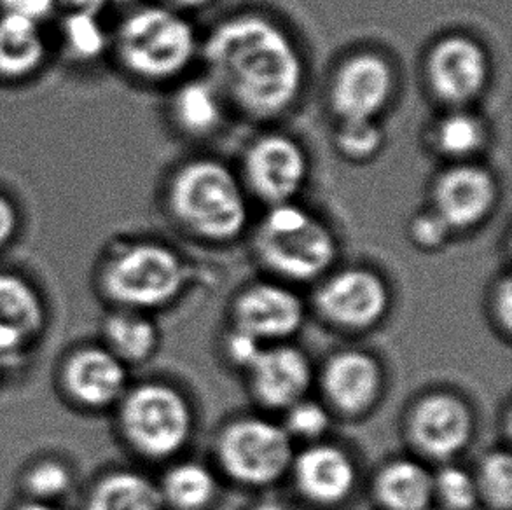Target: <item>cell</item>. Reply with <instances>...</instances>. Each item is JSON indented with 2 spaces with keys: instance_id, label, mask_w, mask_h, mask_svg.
Here are the masks:
<instances>
[{
  "instance_id": "obj_7",
  "label": "cell",
  "mask_w": 512,
  "mask_h": 510,
  "mask_svg": "<svg viewBox=\"0 0 512 510\" xmlns=\"http://www.w3.org/2000/svg\"><path fill=\"white\" fill-rule=\"evenodd\" d=\"M53 304L39 282L20 269L0 268V367L20 380L48 339Z\"/></svg>"
},
{
  "instance_id": "obj_38",
  "label": "cell",
  "mask_w": 512,
  "mask_h": 510,
  "mask_svg": "<svg viewBox=\"0 0 512 510\" xmlns=\"http://www.w3.org/2000/svg\"><path fill=\"white\" fill-rule=\"evenodd\" d=\"M511 292V282H509V278H506L502 283V289H499V294H497V304H500L499 318L504 322L506 331L511 329Z\"/></svg>"
},
{
  "instance_id": "obj_5",
  "label": "cell",
  "mask_w": 512,
  "mask_h": 510,
  "mask_svg": "<svg viewBox=\"0 0 512 510\" xmlns=\"http://www.w3.org/2000/svg\"><path fill=\"white\" fill-rule=\"evenodd\" d=\"M119 441L144 460L177 455L193 432V413L182 393L163 383L130 385L112 411Z\"/></svg>"
},
{
  "instance_id": "obj_26",
  "label": "cell",
  "mask_w": 512,
  "mask_h": 510,
  "mask_svg": "<svg viewBox=\"0 0 512 510\" xmlns=\"http://www.w3.org/2000/svg\"><path fill=\"white\" fill-rule=\"evenodd\" d=\"M430 138L441 156L462 163L485 147L488 131L478 114L467 109H451L437 119Z\"/></svg>"
},
{
  "instance_id": "obj_8",
  "label": "cell",
  "mask_w": 512,
  "mask_h": 510,
  "mask_svg": "<svg viewBox=\"0 0 512 510\" xmlns=\"http://www.w3.org/2000/svg\"><path fill=\"white\" fill-rule=\"evenodd\" d=\"M128 369L98 339H84L58 355L51 383L62 406L72 413L111 414L130 386Z\"/></svg>"
},
{
  "instance_id": "obj_21",
  "label": "cell",
  "mask_w": 512,
  "mask_h": 510,
  "mask_svg": "<svg viewBox=\"0 0 512 510\" xmlns=\"http://www.w3.org/2000/svg\"><path fill=\"white\" fill-rule=\"evenodd\" d=\"M381 385L380 366L366 353H340L327 362L322 373V390L327 400L348 416L366 413L380 397Z\"/></svg>"
},
{
  "instance_id": "obj_25",
  "label": "cell",
  "mask_w": 512,
  "mask_h": 510,
  "mask_svg": "<svg viewBox=\"0 0 512 510\" xmlns=\"http://www.w3.org/2000/svg\"><path fill=\"white\" fill-rule=\"evenodd\" d=\"M374 495L385 510H427L434 500V476L422 463L395 460L380 470Z\"/></svg>"
},
{
  "instance_id": "obj_29",
  "label": "cell",
  "mask_w": 512,
  "mask_h": 510,
  "mask_svg": "<svg viewBox=\"0 0 512 510\" xmlns=\"http://www.w3.org/2000/svg\"><path fill=\"white\" fill-rule=\"evenodd\" d=\"M474 479L479 502L483 500L493 510H511L512 460L507 451H493L486 455Z\"/></svg>"
},
{
  "instance_id": "obj_13",
  "label": "cell",
  "mask_w": 512,
  "mask_h": 510,
  "mask_svg": "<svg viewBox=\"0 0 512 510\" xmlns=\"http://www.w3.org/2000/svg\"><path fill=\"white\" fill-rule=\"evenodd\" d=\"M395 88L392 65L378 53H357L341 63L331 83V107L343 119H376Z\"/></svg>"
},
{
  "instance_id": "obj_34",
  "label": "cell",
  "mask_w": 512,
  "mask_h": 510,
  "mask_svg": "<svg viewBox=\"0 0 512 510\" xmlns=\"http://www.w3.org/2000/svg\"><path fill=\"white\" fill-rule=\"evenodd\" d=\"M58 11L56 0H0V14L44 25Z\"/></svg>"
},
{
  "instance_id": "obj_41",
  "label": "cell",
  "mask_w": 512,
  "mask_h": 510,
  "mask_svg": "<svg viewBox=\"0 0 512 510\" xmlns=\"http://www.w3.org/2000/svg\"><path fill=\"white\" fill-rule=\"evenodd\" d=\"M252 510H287L284 505L273 504V502H266V504H259Z\"/></svg>"
},
{
  "instance_id": "obj_28",
  "label": "cell",
  "mask_w": 512,
  "mask_h": 510,
  "mask_svg": "<svg viewBox=\"0 0 512 510\" xmlns=\"http://www.w3.org/2000/svg\"><path fill=\"white\" fill-rule=\"evenodd\" d=\"M102 14L63 13L60 37L63 49L76 62L100 60L111 46V35L102 23Z\"/></svg>"
},
{
  "instance_id": "obj_42",
  "label": "cell",
  "mask_w": 512,
  "mask_h": 510,
  "mask_svg": "<svg viewBox=\"0 0 512 510\" xmlns=\"http://www.w3.org/2000/svg\"><path fill=\"white\" fill-rule=\"evenodd\" d=\"M9 381H7V376L4 374V371H2V367H0V388L2 386H6Z\"/></svg>"
},
{
  "instance_id": "obj_15",
  "label": "cell",
  "mask_w": 512,
  "mask_h": 510,
  "mask_svg": "<svg viewBox=\"0 0 512 510\" xmlns=\"http://www.w3.org/2000/svg\"><path fill=\"white\" fill-rule=\"evenodd\" d=\"M409 437L422 455L450 460L469 444L474 421L464 400L434 393L420 400L409 416Z\"/></svg>"
},
{
  "instance_id": "obj_6",
  "label": "cell",
  "mask_w": 512,
  "mask_h": 510,
  "mask_svg": "<svg viewBox=\"0 0 512 510\" xmlns=\"http://www.w3.org/2000/svg\"><path fill=\"white\" fill-rule=\"evenodd\" d=\"M254 249L266 268L298 282L324 275L338 255L333 231L294 201L270 207L257 228Z\"/></svg>"
},
{
  "instance_id": "obj_31",
  "label": "cell",
  "mask_w": 512,
  "mask_h": 510,
  "mask_svg": "<svg viewBox=\"0 0 512 510\" xmlns=\"http://www.w3.org/2000/svg\"><path fill=\"white\" fill-rule=\"evenodd\" d=\"M434 498L448 510H474L479 504L476 479L457 465L443 467L434 476Z\"/></svg>"
},
{
  "instance_id": "obj_10",
  "label": "cell",
  "mask_w": 512,
  "mask_h": 510,
  "mask_svg": "<svg viewBox=\"0 0 512 510\" xmlns=\"http://www.w3.org/2000/svg\"><path fill=\"white\" fill-rule=\"evenodd\" d=\"M425 79L441 104L465 109L483 95L490 81L488 53L469 35H446L430 48Z\"/></svg>"
},
{
  "instance_id": "obj_30",
  "label": "cell",
  "mask_w": 512,
  "mask_h": 510,
  "mask_svg": "<svg viewBox=\"0 0 512 510\" xmlns=\"http://www.w3.org/2000/svg\"><path fill=\"white\" fill-rule=\"evenodd\" d=\"M334 144L345 158L366 161L380 152L383 133L376 119H343L336 128Z\"/></svg>"
},
{
  "instance_id": "obj_18",
  "label": "cell",
  "mask_w": 512,
  "mask_h": 510,
  "mask_svg": "<svg viewBox=\"0 0 512 510\" xmlns=\"http://www.w3.org/2000/svg\"><path fill=\"white\" fill-rule=\"evenodd\" d=\"M296 488L313 504L336 505L350 497L357 470L352 458L333 444H315L292 460Z\"/></svg>"
},
{
  "instance_id": "obj_39",
  "label": "cell",
  "mask_w": 512,
  "mask_h": 510,
  "mask_svg": "<svg viewBox=\"0 0 512 510\" xmlns=\"http://www.w3.org/2000/svg\"><path fill=\"white\" fill-rule=\"evenodd\" d=\"M6 510H72L67 505L44 504L28 498L14 497Z\"/></svg>"
},
{
  "instance_id": "obj_20",
  "label": "cell",
  "mask_w": 512,
  "mask_h": 510,
  "mask_svg": "<svg viewBox=\"0 0 512 510\" xmlns=\"http://www.w3.org/2000/svg\"><path fill=\"white\" fill-rule=\"evenodd\" d=\"M81 486L76 460L60 449L46 448L21 462L14 476V497L70 507Z\"/></svg>"
},
{
  "instance_id": "obj_11",
  "label": "cell",
  "mask_w": 512,
  "mask_h": 510,
  "mask_svg": "<svg viewBox=\"0 0 512 510\" xmlns=\"http://www.w3.org/2000/svg\"><path fill=\"white\" fill-rule=\"evenodd\" d=\"M308 179L306 152L284 133L257 138L243 156V182L257 200L270 207L289 203Z\"/></svg>"
},
{
  "instance_id": "obj_3",
  "label": "cell",
  "mask_w": 512,
  "mask_h": 510,
  "mask_svg": "<svg viewBox=\"0 0 512 510\" xmlns=\"http://www.w3.org/2000/svg\"><path fill=\"white\" fill-rule=\"evenodd\" d=\"M186 282V266L167 245L119 243L95 269V292L107 308L147 313L167 306Z\"/></svg>"
},
{
  "instance_id": "obj_19",
  "label": "cell",
  "mask_w": 512,
  "mask_h": 510,
  "mask_svg": "<svg viewBox=\"0 0 512 510\" xmlns=\"http://www.w3.org/2000/svg\"><path fill=\"white\" fill-rule=\"evenodd\" d=\"M160 484L130 469L111 467L81 486L72 510H165Z\"/></svg>"
},
{
  "instance_id": "obj_35",
  "label": "cell",
  "mask_w": 512,
  "mask_h": 510,
  "mask_svg": "<svg viewBox=\"0 0 512 510\" xmlns=\"http://www.w3.org/2000/svg\"><path fill=\"white\" fill-rule=\"evenodd\" d=\"M261 350H263V343L240 329L231 332L226 341L229 360L243 369H249Z\"/></svg>"
},
{
  "instance_id": "obj_40",
  "label": "cell",
  "mask_w": 512,
  "mask_h": 510,
  "mask_svg": "<svg viewBox=\"0 0 512 510\" xmlns=\"http://www.w3.org/2000/svg\"><path fill=\"white\" fill-rule=\"evenodd\" d=\"M170 4L172 9H200V7L208 6L212 4L214 0H165Z\"/></svg>"
},
{
  "instance_id": "obj_32",
  "label": "cell",
  "mask_w": 512,
  "mask_h": 510,
  "mask_svg": "<svg viewBox=\"0 0 512 510\" xmlns=\"http://www.w3.org/2000/svg\"><path fill=\"white\" fill-rule=\"evenodd\" d=\"M329 413L326 407L315 400L301 399L287 409V421L285 430L287 434L315 441L320 435H324L329 427Z\"/></svg>"
},
{
  "instance_id": "obj_17",
  "label": "cell",
  "mask_w": 512,
  "mask_h": 510,
  "mask_svg": "<svg viewBox=\"0 0 512 510\" xmlns=\"http://www.w3.org/2000/svg\"><path fill=\"white\" fill-rule=\"evenodd\" d=\"M247 371L257 400L275 409H289L305 399L312 385L310 360L292 346L263 348Z\"/></svg>"
},
{
  "instance_id": "obj_9",
  "label": "cell",
  "mask_w": 512,
  "mask_h": 510,
  "mask_svg": "<svg viewBox=\"0 0 512 510\" xmlns=\"http://www.w3.org/2000/svg\"><path fill=\"white\" fill-rule=\"evenodd\" d=\"M217 458L222 470L236 483L254 488L268 486L291 469V435L271 421L242 418L222 430Z\"/></svg>"
},
{
  "instance_id": "obj_33",
  "label": "cell",
  "mask_w": 512,
  "mask_h": 510,
  "mask_svg": "<svg viewBox=\"0 0 512 510\" xmlns=\"http://www.w3.org/2000/svg\"><path fill=\"white\" fill-rule=\"evenodd\" d=\"M453 235L450 226L439 217L434 208H427L413 217L409 224V236L420 249H441Z\"/></svg>"
},
{
  "instance_id": "obj_24",
  "label": "cell",
  "mask_w": 512,
  "mask_h": 510,
  "mask_svg": "<svg viewBox=\"0 0 512 510\" xmlns=\"http://www.w3.org/2000/svg\"><path fill=\"white\" fill-rule=\"evenodd\" d=\"M226 100L210 79L180 84L170 98V116L189 137H208L219 130L226 114Z\"/></svg>"
},
{
  "instance_id": "obj_23",
  "label": "cell",
  "mask_w": 512,
  "mask_h": 510,
  "mask_svg": "<svg viewBox=\"0 0 512 510\" xmlns=\"http://www.w3.org/2000/svg\"><path fill=\"white\" fill-rule=\"evenodd\" d=\"M46 55L42 25L0 14V79H27L41 69Z\"/></svg>"
},
{
  "instance_id": "obj_2",
  "label": "cell",
  "mask_w": 512,
  "mask_h": 510,
  "mask_svg": "<svg viewBox=\"0 0 512 510\" xmlns=\"http://www.w3.org/2000/svg\"><path fill=\"white\" fill-rule=\"evenodd\" d=\"M168 208L191 235L208 242H229L242 235L249 205L242 182L217 159H193L173 173Z\"/></svg>"
},
{
  "instance_id": "obj_4",
  "label": "cell",
  "mask_w": 512,
  "mask_h": 510,
  "mask_svg": "<svg viewBox=\"0 0 512 510\" xmlns=\"http://www.w3.org/2000/svg\"><path fill=\"white\" fill-rule=\"evenodd\" d=\"M111 44L123 69L147 83L184 74L198 51L193 25L168 6L133 9L119 23Z\"/></svg>"
},
{
  "instance_id": "obj_1",
  "label": "cell",
  "mask_w": 512,
  "mask_h": 510,
  "mask_svg": "<svg viewBox=\"0 0 512 510\" xmlns=\"http://www.w3.org/2000/svg\"><path fill=\"white\" fill-rule=\"evenodd\" d=\"M208 79L252 119L282 116L305 86V62L284 28L259 14L221 21L203 44Z\"/></svg>"
},
{
  "instance_id": "obj_22",
  "label": "cell",
  "mask_w": 512,
  "mask_h": 510,
  "mask_svg": "<svg viewBox=\"0 0 512 510\" xmlns=\"http://www.w3.org/2000/svg\"><path fill=\"white\" fill-rule=\"evenodd\" d=\"M98 341L126 367L137 366L153 357L158 348V329L147 313L107 308Z\"/></svg>"
},
{
  "instance_id": "obj_12",
  "label": "cell",
  "mask_w": 512,
  "mask_h": 510,
  "mask_svg": "<svg viewBox=\"0 0 512 510\" xmlns=\"http://www.w3.org/2000/svg\"><path fill=\"white\" fill-rule=\"evenodd\" d=\"M499 200L497 179L485 166L462 161L437 175L432 205L451 231L476 228L492 214Z\"/></svg>"
},
{
  "instance_id": "obj_36",
  "label": "cell",
  "mask_w": 512,
  "mask_h": 510,
  "mask_svg": "<svg viewBox=\"0 0 512 510\" xmlns=\"http://www.w3.org/2000/svg\"><path fill=\"white\" fill-rule=\"evenodd\" d=\"M20 231V214L13 201L0 193V252L13 245Z\"/></svg>"
},
{
  "instance_id": "obj_14",
  "label": "cell",
  "mask_w": 512,
  "mask_h": 510,
  "mask_svg": "<svg viewBox=\"0 0 512 510\" xmlns=\"http://www.w3.org/2000/svg\"><path fill=\"white\" fill-rule=\"evenodd\" d=\"M320 313L343 329L362 331L380 322L388 310V289L367 269H345L331 276L317 294Z\"/></svg>"
},
{
  "instance_id": "obj_37",
  "label": "cell",
  "mask_w": 512,
  "mask_h": 510,
  "mask_svg": "<svg viewBox=\"0 0 512 510\" xmlns=\"http://www.w3.org/2000/svg\"><path fill=\"white\" fill-rule=\"evenodd\" d=\"M109 0H56L58 9L63 13L102 14Z\"/></svg>"
},
{
  "instance_id": "obj_16",
  "label": "cell",
  "mask_w": 512,
  "mask_h": 510,
  "mask_svg": "<svg viewBox=\"0 0 512 510\" xmlns=\"http://www.w3.org/2000/svg\"><path fill=\"white\" fill-rule=\"evenodd\" d=\"M303 318L305 308L301 299L275 283L252 285L236 299V329L261 343L289 338L301 327Z\"/></svg>"
},
{
  "instance_id": "obj_27",
  "label": "cell",
  "mask_w": 512,
  "mask_h": 510,
  "mask_svg": "<svg viewBox=\"0 0 512 510\" xmlns=\"http://www.w3.org/2000/svg\"><path fill=\"white\" fill-rule=\"evenodd\" d=\"M165 505L177 510H203L214 502L217 481L200 463L184 462L168 469L160 483Z\"/></svg>"
}]
</instances>
